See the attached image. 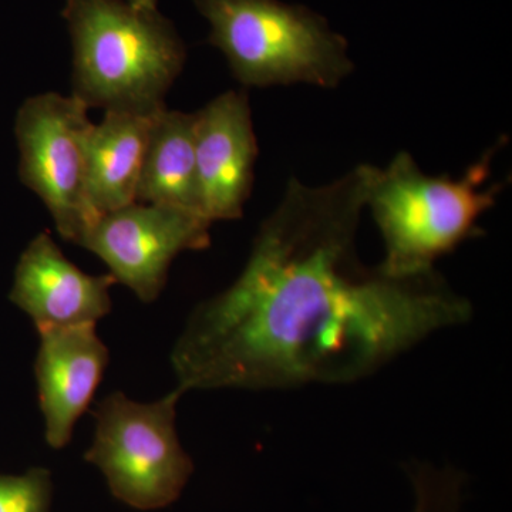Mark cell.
<instances>
[{
    "mask_svg": "<svg viewBox=\"0 0 512 512\" xmlns=\"http://www.w3.org/2000/svg\"><path fill=\"white\" fill-rule=\"evenodd\" d=\"M127 2L137 8L157 9L158 0H127Z\"/></svg>",
    "mask_w": 512,
    "mask_h": 512,
    "instance_id": "obj_15",
    "label": "cell"
},
{
    "mask_svg": "<svg viewBox=\"0 0 512 512\" xmlns=\"http://www.w3.org/2000/svg\"><path fill=\"white\" fill-rule=\"evenodd\" d=\"M194 121V113L167 107L158 111L141 165L137 202L178 208L204 217L195 161Z\"/></svg>",
    "mask_w": 512,
    "mask_h": 512,
    "instance_id": "obj_12",
    "label": "cell"
},
{
    "mask_svg": "<svg viewBox=\"0 0 512 512\" xmlns=\"http://www.w3.org/2000/svg\"><path fill=\"white\" fill-rule=\"evenodd\" d=\"M211 227L194 212L134 202L101 215L80 247L99 256L117 284L151 303L164 291L178 255L210 247Z\"/></svg>",
    "mask_w": 512,
    "mask_h": 512,
    "instance_id": "obj_7",
    "label": "cell"
},
{
    "mask_svg": "<svg viewBox=\"0 0 512 512\" xmlns=\"http://www.w3.org/2000/svg\"><path fill=\"white\" fill-rule=\"evenodd\" d=\"M360 164L325 185L292 178L234 284L192 311L171 352L178 389H293L359 382L473 306L437 271L394 278L356 251Z\"/></svg>",
    "mask_w": 512,
    "mask_h": 512,
    "instance_id": "obj_1",
    "label": "cell"
},
{
    "mask_svg": "<svg viewBox=\"0 0 512 512\" xmlns=\"http://www.w3.org/2000/svg\"><path fill=\"white\" fill-rule=\"evenodd\" d=\"M407 474L413 485V512H460L466 477L457 468L413 463Z\"/></svg>",
    "mask_w": 512,
    "mask_h": 512,
    "instance_id": "obj_13",
    "label": "cell"
},
{
    "mask_svg": "<svg viewBox=\"0 0 512 512\" xmlns=\"http://www.w3.org/2000/svg\"><path fill=\"white\" fill-rule=\"evenodd\" d=\"M498 147L488 148L460 178L424 174L407 151L396 154L387 167L369 164L366 208L382 234L379 268L384 274H429L441 256L483 234L478 220L497 204L504 187L494 183L484 188Z\"/></svg>",
    "mask_w": 512,
    "mask_h": 512,
    "instance_id": "obj_3",
    "label": "cell"
},
{
    "mask_svg": "<svg viewBox=\"0 0 512 512\" xmlns=\"http://www.w3.org/2000/svg\"><path fill=\"white\" fill-rule=\"evenodd\" d=\"M201 212L211 224L239 220L252 192L258 141L245 90H229L195 111Z\"/></svg>",
    "mask_w": 512,
    "mask_h": 512,
    "instance_id": "obj_8",
    "label": "cell"
},
{
    "mask_svg": "<svg viewBox=\"0 0 512 512\" xmlns=\"http://www.w3.org/2000/svg\"><path fill=\"white\" fill-rule=\"evenodd\" d=\"M244 87L309 84L336 89L355 70L349 43L328 20L279 0H192Z\"/></svg>",
    "mask_w": 512,
    "mask_h": 512,
    "instance_id": "obj_4",
    "label": "cell"
},
{
    "mask_svg": "<svg viewBox=\"0 0 512 512\" xmlns=\"http://www.w3.org/2000/svg\"><path fill=\"white\" fill-rule=\"evenodd\" d=\"M110 274L90 275L64 256L46 232H40L20 255L9 299L26 313L36 330L96 323L109 315Z\"/></svg>",
    "mask_w": 512,
    "mask_h": 512,
    "instance_id": "obj_9",
    "label": "cell"
},
{
    "mask_svg": "<svg viewBox=\"0 0 512 512\" xmlns=\"http://www.w3.org/2000/svg\"><path fill=\"white\" fill-rule=\"evenodd\" d=\"M156 114L104 111L100 123L93 124L87 143L86 197L97 220L137 202L141 165Z\"/></svg>",
    "mask_w": 512,
    "mask_h": 512,
    "instance_id": "obj_11",
    "label": "cell"
},
{
    "mask_svg": "<svg viewBox=\"0 0 512 512\" xmlns=\"http://www.w3.org/2000/svg\"><path fill=\"white\" fill-rule=\"evenodd\" d=\"M183 390L156 402L138 403L110 393L93 412L96 426L84 460L99 468L114 498L140 511L175 503L194 473L178 439L175 417Z\"/></svg>",
    "mask_w": 512,
    "mask_h": 512,
    "instance_id": "obj_5",
    "label": "cell"
},
{
    "mask_svg": "<svg viewBox=\"0 0 512 512\" xmlns=\"http://www.w3.org/2000/svg\"><path fill=\"white\" fill-rule=\"evenodd\" d=\"M35 376L47 446L72 440L77 420L92 403L109 363L96 323L39 330Z\"/></svg>",
    "mask_w": 512,
    "mask_h": 512,
    "instance_id": "obj_10",
    "label": "cell"
},
{
    "mask_svg": "<svg viewBox=\"0 0 512 512\" xmlns=\"http://www.w3.org/2000/svg\"><path fill=\"white\" fill-rule=\"evenodd\" d=\"M72 96L87 109L156 114L183 72L187 46L157 9L127 0H66Z\"/></svg>",
    "mask_w": 512,
    "mask_h": 512,
    "instance_id": "obj_2",
    "label": "cell"
},
{
    "mask_svg": "<svg viewBox=\"0 0 512 512\" xmlns=\"http://www.w3.org/2000/svg\"><path fill=\"white\" fill-rule=\"evenodd\" d=\"M89 109L55 92L23 101L15 119L19 177L52 215L64 241L82 244L97 218L86 197Z\"/></svg>",
    "mask_w": 512,
    "mask_h": 512,
    "instance_id": "obj_6",
    "label": "cell"
},
{
    "mask_svg": "<svg viewBox=\"0 0 512 512\" xmlns=\"http://www.w3.org/2000/svg\"><path fill=\"white\" fill-rule=\"evenodd\" d=\"M52 473L33 467L20 476L0 474V512H52Z\"/></svg>",
    "mask_w": 512,
    "mask_h": 512,
    "instance_id": "obj_14",
    "label": "cell"
}]
</instances>
